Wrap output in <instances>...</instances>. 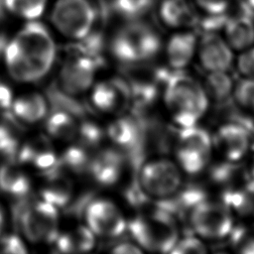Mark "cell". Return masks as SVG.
Returning <instances> with one entry per match:
<instances>
[{"label":"cell","mask_w":254,"mask_h":254,"mask_svg":"<svg viewBox=\"0 0 254 254\" xmlns=\"http://www.w3.org/2000/svg\"><path fill=\"white\" fill-rule=\"evenodd\" d=\"M30 181L12 162L0 167V190L15 198L26 196L30 191Z\"/></svg>","instance_id":"cell-21"},{"label":"cell","mask_w":254,"mask_h":254,"mask_svg":"<svg viewBox=\"0 0 254 254\" xmlns=\"http://www.w3.org/2000/svg\"><path fill=\"white\" fill-rule=\"evenodd\" d=\"M43 175L46 183L41 190L42 198L56 207L67 206L72 196V184L60 163Z\"/></svg>","instance_id":"cell-18"},{"label":"cell","mask_w":254,"mask_h":254,"mask_svg":"<svg viewBox=\"0 0 254 254\" xmlns=\"http://www.w3.org/2000/svg\"><path fill=\"white\" fill-rule=\"evenodd\" d=\"M232 248L242 254H254V223L239 225L229 233Z\"/></svg>","instance_id":"cell-30"},{"label":"cell","mask_w":254,"mask_h":254,"mask_svg":"<svg viewBox=\"0 0 254 254\" xmlns=\"http://www.w3.org/2000/svg\"><path fill=\"white\" fill-rule=\"evenodd\" d=\"M190 222L193 230L207 239H221L229 235L233 228L231 210L225 203L199 202L190 213Z\"/></svg>","instance_id":"cell-9"},{"label":"cell","mask_w":254,"mask_h":254,"mask_svg":"<svg viewBox=\"0 0 254 254\" xmlns=\"http://www.w3.org/2000/svg\"><path fill=\"white\" fill-rule=\"evenodd\" d=\"M137 181L150 197L165 198L175 193L182 185V176L177 166L166 159L143 164L137 172Z\"/></svg>","instance_id":"cell-8"},{"label":"cell","mask_w":254,"mask_h":254,"mask_svg":"<svg viewBox=\"0 0 254 254\" xmlns=\"http://www.w3.org/2000/svg\"><path fill=\"white\" fill-rule=\"evenodd\" d=\"M125 161L126 159L121 152L111 149L101 150L91 156L87 174L99 185H113L120 178Z\"/></svg>","instance_id":"cell-15"},{"label":"cell","mask_w":254,"mask_h":254,"mask_svg":"<svg viewBox=\"0 0 254 254\" xmlns=\"http://www.w3.org/2000/svg\"><path fill=\"white\" fill-rule=\"evenodd\" d=\"M155 0H110V8L118 17L126 20H140L154 7Z\"/></svg>","instance_id":"cell-26"},{"label":"cell","mask_w":254,"mask_h":254,"mask_svg":"<svg viewBox=\"0 0 254 254\" xmlns=\"http://www.w3.org/2000/svg\"><path fill=\"white\" fill-rule=\"evenodd\" d=\"M13 101L11 89L5 83L0 81V109L4 111V114L12 113Z\"/></svg>","instance_id":"cell-38"},{"label":"cell","mask_w":254,"mask_h":254,"mask_svg":"<svg viewBox=\"0 0 254 254\" xmlns=\"http://www.w3.org/2000/svg\"><path fill=\"white\" fill-rule=\"evenodd\" d=\"M15 226L32 242H54L57 238V207L46 200H35L29 194L16 198L12 208Z\"/></svg>","instance_id":"cell-4"},{"label":"cell","mask_w":254,"mask_h":254,"mask_svg":"<svg viewBox=\"0 0 254 254\" xmlns=\"http://www.w3.org/2000/svg\"><path fill=\"white\" fill-rule=\"evenodd\" d=\"M113 253H141V249L136 245L129 242H121L114 245L112 248Z\"/></svg>","instance_id":"cell-39"},{"label":"cell","mask_w":254,"mask_h":254,"mask_svg":"<svg viewBox=\"0 0 254 254\" xmlns=\"http://www.w3.org/2000/svg\"><path fill=\"white\" fill-rule=\"evenodd\" d=\"M161 49V39L155 29L140 20L127 21L110 42L112 55L122 64L145 63Z\"/></svg>","instance_id":"cell-3"},{"label":"cell","mask_w":254,"mask_h":254,"mask_svg":"<svg viewBox=\"0 0 254 254\" xmlns=\"http://www.w3.org/2000/svg\"><path fill=\"white\" fill-rule=\"evenodd\" d=\"M15 126L16 125L9 122H6V124H0V155L12 160L16 159V155L20 147L18 139L12 128Z\"/></svg>","instance_id":"cell-32"},{"label":"cell","mask_w":254,"mask_h":254,"mask_svg":"<svg viewBox=\"0 0 254 254\" xmlns=\"http://www.w3.org/2000/svg\"><path fill=\"white\" fill-rule=\"evenodd\" d=\"M56 44L49 29L38 20L28 21L8 41L4 61L9 73L19 81H35L45 76L56 58Z\"/></svg>","instance_id":"cell-1"},{"label":"cell","mask_w":254,"mask_h":254,"mask_svg":"<svg viewBox=\"0 0 254 254\" xmlns=\"http://www.w3.org/2000/svg\"><path fill=\"white\" fill-rule=\"evenodd\" d=\"M0 251L2 253H26L27 249L22 240L14 234L6 235L0 240Z\"/></svg>","instance_id":"cell-37"},{"label":"cell","mask_w":254,"mask_h":254,"mask_svg":"<svg viewBox=\"0 0 254 254\" xmlns=\"http://www.w3.org/2000/svg\"><path fill=\"white\" fill-rule=\"evenodd\" d=\"M193 0H162L158 7L159 18L170 28H190L199 20Z\"/></svg>","instance_id":"cell-17"},{"label":"cell","mask_w":254,"mask_h":254,"mask_svg":"<svg viewBox=\"0 0 254 254\" xmlns=\"http://www.w3.org/2000/svg\"><path fill=\"white\" fill-rule=\"evenodd\" d=\"M74 96L75 95L63 90L57 83L51 84L47 89V98L53 109L67 112L79 120L86 119L89 111L88 108L83 103L76 100Z\"/></svg>","instance_id":"cell-24"},{"label":"cell","mask_w":254,"mask_h":254,"mask_svg":"<svg viewBox=\"0 0 254 254\" xmlns=\"http://www.w3.org/2000/svg\"><path fill=\"white\" fill-rule=\"evenodd\" d=\"M92 103L101 111H124L131 106V93L124 78H113L97 84L92 90Z\"/></svg>","instance_id":"cell-14"},{"label":"cell","mask_w":254,"mask_h":254,"mask_svg":"<svg viewBox=\"0 0 254 254\" xmlns=\"http://www.w3.org/2000/svg\"><path fill=\"white\" fill-rule=\"evenodd\" d=\"M206 248L204 244L196 237L186 236L181 240H178L171 253H205Z\"/></svg>","instance_id":"cell-35"},{"label":"cell","mask_w":254,"mask_h":254,"mask_svg":"<svg viewBox=\"0 0 254 254\" xmlns=\"http://www.w3.org/2000/svg\"><path fill=\"white\" fill-rule=\"evenodd\" d=\"M98 10L91 0H57L52 8L51 22L64 37L80 40L96 26Z\"/></svg>","instance_id":"cell-6"},{"label":"cell","mask_w":254,"mask_h":254,"mask_svg":"<svg viewBox=\"0 0 254 254\" xmlns=\"http://www.w3.org/2000/svg\"><path fill=\"white\" fill-rule=\"evenodd\" d=\"M193 2L203 15L222 16L228 15L235 0H193Z\"/></svg>","instance_id":"cell-34"},{"label":"cell","mask_w":254,"mask_h":254,"mask_svg":"<svg viewBox=\"0 0 254 254\" xmlns=\"http://www.w3.org/2000/svg\"><path fill=\"white\" fill-rule=\"evenodd\" d=\"M19 163H30L43 173L53 169L59 162L50 142L45 137H39L19 147L16 155Z\"/></svg>","instance_id":"cell-19"},{"label":"cell","mask_w":254,"mask_h":254,"mask_svg":"<svg viewBox=\"0 0 254 254\" xmlns=\"http://www.w3.org/2000/svg\"><path fill=\"white\" fill-rule=\"evenodd\" d=\"M251 175L254 178V159H253V163H252V167H251Z\"/></svg>","instance_id":"cell-42"},{"label":"cell","mask_w":254,"mask_h":254,"mask_svg":"<svg viewBox=\"0 0 254 254\" xmlns=\"http://www.w3.org/2000/svg\"><path fill=\"white\" fill-rule=\"evenodd\" d=\"M212 142L209 134L196 125L184 127L177 133V158L189 174L199 173L207 165Z\"/></svg>","instance_id":"cell-7"},{"label":"cell","mask_w":254,"mask_h":254,"mask_svg":"<svg viewBox=\"0 0 254 254\" xmlns=\"http://www.w3.org/2000/svg\"><path fill=\"white\" fill-rule=\"evenodd\" d=\"M206 87L209 96L219 102L230 95L232 81L225 71H210L206 79Z\"/></svg>","instance_id":"cell-29"},{"label":"cell","mask_w":254,"mask_h":254,"mask_svg":"<svg viewBox=\"0 0 254 254\" xmlns=\"http://www.w3.org/2000/svg\"><path fill=\"white\" fill-rule=\"evenodd\" d=\"M237 67L245 77L254 78V46L242 51L237 59Z\"/></svg>","instance_id":"cell-36"},{"label":"cell","mask_w":254,"mask_h":254,"mask_svg":"<svg viewBox=\"0 0 254 254\" xmlns=\"http://www.w3.org/2000/svg\"><path fill=\"white\" fill-rule=\"evenodd\" d=\"M164 87L165 101L176 123L181 128L196 125L208 106L202 86L183 71L169 70Z\"/></svg>","instance_id":"cell-2"},{"label":"cell","mask_w":254,"mask_h":254,"mask_svg":"<svg viewBox=\"0 0 254 254\" xmlns=\"http://www.w3.org/2000/svg\"><path fill=\"white\" fill-rule=\"evenodd\" d=\"M91 156L87 153L86 148L82 146H72L64 151L59 163L65 171H70L76 174L87 173L90 164Z\"/></svg>","instance_id":"cell-28"},{"label":"cell","mask_w":254,"mask_h":254,"mask_svg":"<svg viewBox=\"0 0 254 254\" xmlns=\"http://www.w3.org/2000/svg\"><path fill=\"white\" fill-rule=\"evenodd\" d=\"M215 143L225 159L230 162H237L248 152L250 137L243 126L227 123L217 130Z\"/></svg>","instance_id":"cell-16"},{"label":"cell","mask_w":254,"mask_h":254,"mask_svg":"<svg viewBox=\"0 0 254 254\" xmlns=\"http://www.w3.org/2000/svg\"><path fill=\"white\" fill-rule=\"evenodd\" d=\"M3 226H4V214H3V210H2V208L0 206V234L2 232Z\"/></svg>","instance_id":"cell-41"},{"label":"cell","mask_w":254,"mask_h":254,"mask_svg":"<svg viewBox=\"0 0 254 254\" xmlns=\"http://www.w3.org/2000/svg\"><path fill=\"white\" fill-rule=\"evenodd\" d=\"M12 113L21 121L34 123L47 114V102L40 94H29L17 98L12 104Z\"/></svg>","instance_id":"cell-23"},{"label":"cell","mask_w":254,"mask_h":254,"mask_svg":"<svg viewBox=\"0 0 254 254\" xmlns=\"http://www.w3.org/2000/svg\"><path fill=\"white\" fill-rule=\"evenodd\" d=\"M234 5L223 25V37L232 50L243 51L254 46V16L249 8L235 11Z\"/></svg>","instance_id":"cell-13"},{"label":"cell","mask_w":254,"mask_h":254,"mask_svg":"<svg viewBox=\"0 0 254 254\" xmlns=\"http://www.w3.org/2000/svg\"><path fill=\"white\" fill-rule=\"evenodd\" d=\"M244 3L246 4V6L252 11L254 12V0H243Z\"/></svg>","instance_id":"cell-40"},{"label":"cell","mask_w":254,"mask_h":254,"mask_svg":"<svg viewBox=\"0 0 254 254\" xmlns=\"http://www.w3.org/2000/svg\"><path fill=\"white\" fill-rule=\"evenodd\" d=\"M196 48V36L194 33L185 31L172 36L167 45V57L169 64L176 69L183 68L191 60Z\"/></svg>","instance_id":"cell-20"},{"label":"cell","mask_w":254,"mask_h":254,"mask_svg":"<svg viewBox=\"0 0 254 254\" xmlns=\"http://www.w3.org/2000/svg\"><path fill=\"white\" fill-rule=\"evenodd\" d=\"M127 228L143 248L156 252H171L179 240L176 218L157 208L133 217Z\"/></svg>","instance_id":"cell-5"},{"label":"cell","mask_w":254,"mask_h":254,"mask_svg":"<svg viewBox=\"0 0 254 254\" xmlns=\"http://www.w3.org/2000/svg\"><path fill=\"white\" fill-rule=\"evenodd\" d=\"M46 128L49 134L55 138L71 140L76 138L78 124L76 118L69 113L52 108L46 121Z\"/></svg>","instance_id":"cell-25"},{"label":"cell","mask_w":254,"mask_h":254,"mask_svg":"<svg viewBox=\"0 0 254 254\" xmlns=\"http://www.w3.org/2000/svg\"><path fill=\"white\" fill-rule=\"evenodd\" d=\"M84 211L88 228L99 236L114 238L121 235L127 228L121 212L109 200L92 198Z\"/></svg>","instance_id":"cell-10"},{"label":"cell","mask_w":254,"mask_h":254,"mask_svg":"<svg viewBox=\"0 0 254 254\" xmlns=\"http://www.w3.org/2000/svg\"><path fill=\"white\" fill-rule=\"evenodd\" d=\"M100 65L102 64L91 58L70 54V58L62 66L59 86L72 95L81 93L91 85Z\"/></svg>","instance_id":"cell-11"},{"label":"cell","mask_w":254,"mask_h":254,"mask_svg":"<svg viewBox=\"0 0 254 254\" xmlns=\"http://www.w3.org/2000/svg\"><path fill=\"white\" fill-rule=\"evenodd\" d=\"M5 10L27 21L38 20L45 12L48 0H3Z\"/></svg>","instance_id":"cell-27"},{"label":"cell","mask_w":254,"mask_h":254,"mask_svg":"<svg viewBox=\"0 0 254 254\" xmlns=\"http://www.w3.org/2000/svg\"><path fill=\"white\" fill-rule=\"evenodd\" d=\"M198 57L208 71H227L233 62L232 48L216 32H205L198 44Z\"/></svg>","instance_id":"cell-12"},{"label":"cell","mask_w":254,"mask_h":254,"mask_svg":"<svg viewBox=\"0 0 254 254\" xmlns=\"http://www.w3.org/2000/svg\"><path fill=\"white\" fill-rule=\"evenodd\" d=\"M234 96L243 109L254 115V78L242 79L235 87Z\"/></svg>","instance_id":"cell-33"},{"label":"cell","mask_w":254,"mask_h":254,"mask_svg":"<svg viewBox=\"0 0 254 254\" xmlns=\"http://www.w3.org/2000/svg\"><path fill=\"white\" fill-rule=\"evenodd\" d=\"M103 137L102 130L99 126L86 119L81 120L77 128L76 138L80 146L84 148H92L97 146Z\"/></svg>","instance_id":"cell-31"},{"label":"cell","mask_w":254,"mask_h":254,"mask_svg":"<svg viewBox=\"0 0 254 254\" xmlns=\"http://www.w3.org/2000/svg\"><path fill=\"white\" fill-rule=\"evenodd\" d=\"M56 248L61 253L85 252L94 246V233L84 226H79L69 232L58 234L54 241Z\"/></svg>","instance_id":"cell-22"}]
</instances>
